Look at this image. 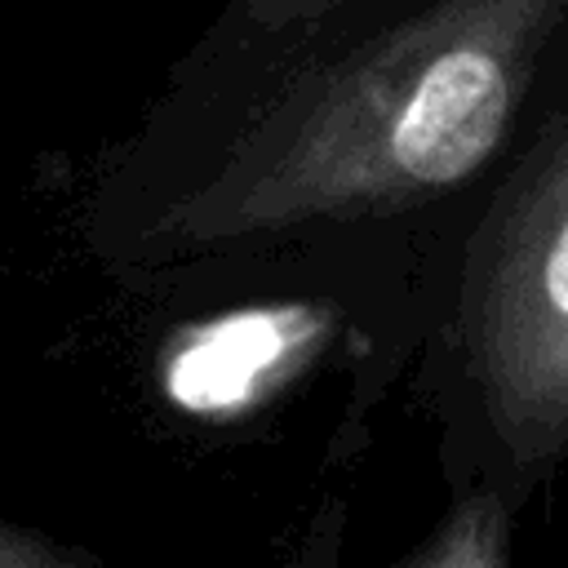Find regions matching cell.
<instances>
[{"mask_svg":"<svg viewBox=\"0 0 568 568\" xmlns=\"http://www.w3.org/2000/svg\"><path fill=\"white\" fill-rule=\"evenodd\" d=\"M568 75V0H337L213 75H164L84 191V248L138 288L324 231L439 240Z\"/></svg>","mask_w":568,"mask_h":568,"instance_id":"6da1fadb","label":"cell"},{"mask_svg":"<svg viewBox=\"0 0 568 568\" xmlns=\"http://www.w3.org/2000/svg\"><path fill=\"white\" fill-rule=\"evenodd\" d=\"M408 390L444 493L479 488L524 515L568 475V75L435 240Z\"/></svg>","mask_w":568,"mask_h":568,"instance_id":"7a4b0ae2","label":"cell"},{"mask_svg":"<svg viewBox=\"0 0 568 568\" xmlns=\"http://www.w3.org/2000/svg\"><path fill=\"white\" fill-rule=\"evenodd\" d=\"M430 253L413 231H324L217 253L133 293L186 311L164 386L191 422L248 435L333 390L359 453L373 408L413 377Z\"/></svg>","mask_w":568,"mask_h":568,"instance_id":"3957f363","label":"cell"},{"mask_svg":"<svg viewBox=\"0 0 568 568\" xmlns=\"http://www.w3.org/2000/svg\"><path fill=\"white\" fill-rule=\"evenodd\" d=\"M328 4L337 0H222V9L209 18V27L186 44V53L169 67V75H213L226 71L280 40H288L293 31H302L306 22H315Z\"/></svg>","mask_w":568,"mask_h":568,"instance_id":"277c9868","label":"cell"},{"mask_svg":"<svg viewBox=\"0 0 568 568\" xmlns=\"http://www.w3.org/2000/svg\"><path fill=\"white\" fill-rule=\"evenodd\" d=\"M515 519L519 510L493 493L462 488L448 493L435 528L399 555L404 568H497L515 559Z\"/></svg>","mask_w":568,"mask_h":568,"instance_id":"5b68a950","label":"cell"},{"mask_svg":"<svg viewBox=\"0 0 568 568\" xmlns=\"http://www.w3.org/2000/svg\"><path fill=\"white\" fill-rule=\"evenodd\" d=\"M89 564H98L93 550L0 515V568H89Z\"/></svg>","mask_w":568,"mask_h":568,"instance_id":"8992f818","label":"cell"}]
</instances>
